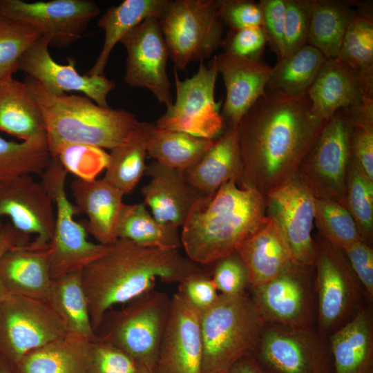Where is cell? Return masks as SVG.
Returning a JSON list of instances; mask_svg holds the SVG:
<instances>
[{
	"instance_id": "cell-1",
	"label": "cell",
	"mask_w": 373,
	"mask_h": 373,
	"mask_svg": "<svg viewBox=\"0 0 373 373\" xmlns=\"http://www.w3.org/2000/svg\"><path fill=\"white\" fill-rule=\"evenodd\" d=\"M325 122L313 114L307 93L266 90L239 124L241 186L265 197L291 178Z\"/></svg>"
},
{
	"instance_id": "cell-2",
	"label": "cell",
	"mask_w": 373,
	"mask_h": 373,
	"mask_svg": "<svg viewBox=\"0 0 373 373\" xmlns=\"http://www.w3.org/2000/svg\"><path fill=\"white\" fill-rule=\"evenodd\" d=\"M178 249H162L117 239L108 250L82 271L84 289L95 334L106 314L154 289L157 280L180 283L200 270Z\"/></svg>"
},
{
	"instance_id": "cell-3",
	"label": "cell",
	"mask_w": 373,
	"mask_h": 373,
	"mask_svg": "<svg viewBox=\"0 0 373 373\" xmlns=\"http://www.w3.org/2000/svg\"><path fill=\"white\" fill-rule=\"evenodd\" d=\"M267 218L265 197L231 180L194 203L182 227L181 246L193 262L213 263L236 252Z\"/></svg>"
},
{
	"instance_id": "cell-4",
	"label": "cell",
	"mask_w": 373,
	"mask_h": 373,
	"mask_svg": "<svg viewBox=\"0 0 373 373\" xmlns=\"http://www.w3.org/2000/svg\"><path fill=\"white\" fill-rule=\"evenodd\" d=\"M24 83L41 111L51 157L72 144L111 150L139 122L133 113L101 106L86 96L52 94L28 76Z\"/></svg>"
},
{
	"instance_id": "cell-5",
	"label": "cell",
	"mask_w": 373,
	"mask_h": 373,
	"mask_svg": "<svg viewBox=\"0 0 373 373\" xmlns=\"http://www.w3.org/2000/svg\"><path fill=\"white\" fill-rule=\"evenodd\" d=\"M266 323L251 297L219 295L200 312L202 373H228L242 357L255 354Z\"/></svg>"
},
{
	"instance_id": "cell-6",
	"label": "cell",
	"mask_w": 373,
	"mask_h": 373,
	"mask_svg": "<svg viewBox=\"0 0 373 373\" xmlns=\"http://www.w3.org/2000/svg\"><path fill=\"white\" fill-rule=\"evenodd\" d=\"M171 298L152 289L119 310L108 312L97 336L122 350L140 365L154 371Z\"/></svg>"
},
{
	"instance_id": "cell-7",
	"label": "cell",
	"mask_w": 373,
	"mask_h": 373,
	"mask_svg": "<svg viewBox=\"0 0 373 373\" xmlns=\"http://www.w3.org/2000/svg\"><path fill=\"white\" fill-rule=\"evenodd\" d=\"M158 22L175 69L201 62L221 46L217 0H168Z\"/></svg>"
},
{
	"instance_id": "cell-8",
	"label": "cell",
	"mask_w": 373,
	"mask_h": 373,
	"mask_svg": "<svg viewBox=\"0 0 373 373\" xmlns=\"http://www.w3.org/2000/svg\"><path fill=\"white\" fill-rule=\"evenodd\" d=\"M67 173L59 159L51 157L41 175V182L56 206L55 226L49 242L52 279L82 271L110 247L89 241L84 224L75 221L74 217L79 212L66 194Z\"/></svg>"
},
{
	"instance_id": "cell-9",
	"label": "cell",
	"mask_w": 373,
	"mask_h": 373,
	"mask_svg": "<svg viewBox=\"0 0 373 373\" xmlns=\"http://www.w3.org/2000/svg\"><path fill=\"white\" fill-rule=\"evenodd\" d=\"M314 263L316 329L328 339L365 305L363 288L343 251L319 235Z\"/></svg>"
},
{
	"instance_id": "cell-10",
	"label": "cell",
	"mask_w": 373,
	"mask_h": 373,
	"mask_svg": "<svg viewBox=\"0 0 373 373\" xmlns=\"http://www.w3.org/2000/svg\"><path fill=\"white\" fill-rule=\"evenodd\" d=\"M352 128L349 109L338 110L326 121L297 172L316 198L345 207Z\"/></svg>"
},
{
	"instance_id": "cell-11",
	"label": "cell",
	"mask_w": 373,
	"mask_h": 373,
	"mask_svg": "<svg viewBox=\"0 0 373 373\" xmlns=\"http://www.w3.org/2000/svg\"><path fill=\"white\" fill-rule=\"evenodd\" d=\"M68 332L47 301L10 293L0 303V357L11 366Z\"/></svg>"
},
{
	"instance_id": "cell-12",
	"label": "cell",
	"mask_w": 373,
	"mask_h": 373,
	"mask_svg": "<svg viewBox=\"0 0 373 373\" xmlns=\"http://www.w3.org/2000/svg\"><path fill=\"white\" fill-rule=\"evenodd\" d=\"M218 74L214 59L209 68L201 61L197 73L184 80L174 68L175 100L155 124L162 129L215 140L224 126L220 102L215 100Z\"/></svg>"
},
{
	"instance_id": "cell-13",
	"label": "cell",
	"mask_w": 373,
	"mask_h": 373,
	"mask_svg": "<svg viewBox=\"0 0 373 373\" xmlns=\"http://www.w3.org/2000/svg\"><path fill=\"white\" fill-rule=\"evenodd\" d=\"M250 296L266 324L307 327L316 322L314 266L292 262Z\"/></svg>"
},
{
	"instance_id": "cell-14",
	"label": "cell",
	"mask_w": 373,
	"mask_h": 373,
	"mask_svg": "<svg viewBox=\"0 0 373 373\" xmlns=\"http://www.w3.org/2000/svg\"><path fill=\"white\" fill-rule=\"evenodd\" d=\"M316 196L296 173L265 196L266 214L276 224L292 262L314 266L316 243L312 236Z\"/></svg>"
},
{
	"instance_id": "cell-15",
	"label": "cell",
	"mask_w": 373,
	"mask_h": 373,
	"mask_svg": "<svg viewBox=\"0 0 373 373\" xmlns=\"http://www.w3.org/2000/svg\"><path fill=\"white\" fill-rule=\"evenodd\" d=\"M255 355L277 373H332L328 339L314 326L266 324Z\"/></svg>"
},
{
	"instance_id": "cell-16",
	"label": "cell",
	"mask_w": 373,
	"mask_h": 373,
	"mask_svg": "<svg viewBox=\"0 0 373 373\" xmlns=\"http://www.w3.org/2000/svg\"><path fill=\"white\" fill-rule=\"evenodd\" d=\"M99 13L92 0H0L1 16L34 27L50 38V46L57 48L76 42Z\"/></svg>"
},
{
	"instance_id": "cell-17",
	"label": "cell",
	"mask_w": 373,
	"mask_h": 373,
	"mask_svg": "<svg viewBox=\"0 0 373 373\" xmlns=\"http://www.w3.org/2000/svg\"><path fill=\"white\" fill-rule=\"evenodd\" d=\"M120 43L126 51L124 82L149 90L159 103L169 108L173 102L166 73L169 53L158 18L144 19Z\"/></svg>"
},
{
	"instance_id": "cell-18",
	"label": "cell",
	"mask_w": 373,
	"mask_h": 373,
	"mask_svg": "<svg viewBox=\"0 0 373 373\" xmlns=\"http://www.w3.org/2000/svg\"><path fill=\"white\" fill-rule=\"evenodd\" d=\"M49 46L50 38L41 36L22 55L18 70L26 73L52 94L80 92L97 104L108 107L107 96L115 88V82L104 75H81L74 58L68 57L67 64L56 62L50 55Z\"/></svg>"
},
{
	"instance_id": "cell-19",
	"label": "cell",
	"mask_w": 373,
	"mask_h": 373,
	"mask_svg": "<svg viewBox=\"0 0 373 373\" xmlns=\"http://www.w3.org/2000/svg\"><path fill=\"white\" fill-rule=\"evenodd\" d=\"M155 373H202L200 312L177 291L171 297Z\"/></svg>"
},
{
	"instance_id": "cell-20",
	"label": "cell",
	"mask_w": 373,
	"mask_h": 373,
	"mask_svg": "<svg viewBox=\"0 0 373 373\" xmlns=\"http://www.w3.org/2000/svg\"><path fill=\"white\" fill-rule=\"evenodd\" d=\"M53 204L42 183L31 175L0 182V229L1 219L7 217L17 230L36 235L35 244L48 245L55 226Z\"/></svg>"
},
{
	"instance_id": "cell-21",
	"label": "cell",
	"mask_w": 373,
	"mask_h": 373,
	"mask_svg": "<svg viewBox=\"0 0 373 373\" xmlns=\"http://www.w3.org/2000/svg\"><path fill=\"white\" fill-rule=\"evenodd\" d=\"M222 75L226 97L222 115L228 126L242 117L265 91L271 67L260 59H247L222 52L213 57Z\"/></svg>"
},
{
	"instance_id": "cell-22",
	"label": "cell",
	"mask_w": 373,
	"mask_h": 373,
	"mask_svg": "<svg viewBox=\"0 0 373 373\" xmlns=\"http://www.w3.org/2000/svg\"><path fill=\"white\" fill-rule=\"evenodd\" d=\"M145 173L151 181L142 189L144 203L160 223L182 227L194 203L203 196L186 180L183 171L153 161Z\"/></svg>"
},
{
	"instance_id": "cell-23",
	"label": "cell",
	"mask_w": 373,
	"mask_h": 373,
	"mask_svg": "<svg viewBox=\"0 0 373 373\" xmlns=\"http://www.w3.org/2000/svg\"><path fill=\"white\" fill-rule=\"evenodd\" d=\"M79 213H85L87 232L104 245H111L117 239V226L124 203V194L104 178H77L71 184Z\"/></svg>"
},
{
	"instance_id": "cell-24",
	"label": "cell",
	"mask_w": 373,
	"mask_h": 373,
	"mask_svg": "<svg viewBox=\"0 0 373 373\" xmlns=\"http://www.w3.org/2000/svg\"><path fill=\"white\" fill-rule=\"evenodd\" d=\"M312 111L327 121L338 110L358 104L366 95L358 72L338 58L324 61L310 87Z\"/></svg>"
},
{
	"instance_id": "cell-25",
	"label": "cell",
	"mask_w": 373,
	"mask_h": 373,
	"mask_svg": "<svg viewBox=\"0 0 373 373\" xmlns=\"http://www.w3.org/2000/svg\"><path fill=\"white\" fill-rule=\"evenodd\" d=\"M0 278L11 294L48 302L52 283L49 244L30 242L10 251L0 261Z\"/></svg>"
},
{
	"instance_id": "cell-26",
	"label": "cell",
	"mask_w": 373,
	"mask_h": 373,
	"mask_svg": "<svg viewBox=\"0 0 373 373\" xmlns=\"http://www.w3.org/2000/svg\"><path fill=\"white\" fill-rule=\"evenodd\" d=\"M183 173L191 186L203 196L213 193L231 180L241 186L239 124L228 126L203 156Z\"/></svg>"
},
{
	"instance_id": "cell-27",
	"label": "cell",
	"mask_w": 373,
	"mask_h": 373,
	"mask_svg": "<svg viewBox=\"0 0 373 373\" xmlns=\"http://www.w3.org/2000/svg\"><path fill=\"white\" fill-rule=\"evenodd\" d=\"M334 373H372L373 318L363 307L328 337Z\"/></svg>"
},
{
	"instance_id": "cell-28",
	"label": "cell",
	"mask_w": 373,
	"mask_h": 373,
	"mask_svg": "<svg viewBox=\"0 0 373 373\" xmlns=\"http://www.w3.org/2000/svg\"><path fill=\"white\" fill-rule=\"evenodd\" d=\"M236 252L247 269L250 287L271 280L293 262L284 239L269 217Z\"/></svg>"
},
{
	"instance_id": "cell-29",
	"label": "cell",
	"mask_w": 373,
	"mask_h": 373,
	"mask_svg": "<svg viewBox=\"0 0 373 373\" xmlns=\"http://www.w3.org/2000/svg\"><path fill=\"white\" fill-rule=\"evenodd\" d=\"M0 131L26 142H46V129L39 106L24 82L0 80Z\"/></svg>"
},
{
	"instance_id": "cell-30",
	"label": "cell",
	"mask_w": 373,
	"mask_h": 373,
	"mask_svg": "<svg viewBox=\"0 0 373 373\" xmlns=\"http://www.w3.org/2000/svg\"><path fill=\"white\" fill-rule=\"evenodd\" d=\"M92 341L68 332L11 367L15 373H88Z\"/></svg>"
},
{
	"instance_id": "cell-31",
	"label": "cell",
	"mask_w": 373,
	"mask_h": 373,
	"mask_svg": "<svg viewBox=\"0 0 373 373\" xmlns=\"http://www.w3.org/2000/svg\"><path fill=\"white\" fill-rule=\"evenodd\" d=\"M168 0H124L118 6L108 8L99 18L97 26L104 30L102 50L87 75L97 76L104 71L110 55L122 38L144 19L162 14Z\"/></svg>"
},
{
	"instance_id": "cell-32",
	"label": "cell",
	"mask_w": 373,
	"mask_h": 373,
	"mask_svg": "<svg viewBox=\"0 0 373 373\" xmlns=\"http://www.w3.org/2000/svg\"><path fill=\"white\" fill-rule=\"evenodd\" d=\"M147 153L157 162L184 171L193 166L213 146L215 140L158 128L144 122Z\"/></svg>"
},
{
	"instance_id": "cell-33",
	"label": "cell",
	"mask_w": 373,
	"mask_h": 373,
	"mask_svg": "<svg viewBox=\"0 0 373 373\" xmlns=\"http://www.w3.org/2000/svg\"><path fill=\"white\" fill-rule=\"evenodd\" d=\"M354 2L313 0L307 44L326 59L338 55L347 28L356 15Z\"/></svg>"
},
{
	"instance_id": "cell-34",
	"label": "cell",
	"mask_w": 373,
	"mask_h": 373,
	"mask_svg": "<svg viewBox=\"0 0 373 373\" xmlns=\"http://www.w3.org/2000/svg\"><path fill=\"white\" fill-rule=\"evenodd\" d=\"M147 155L144 122H139L126 137L111 150L103 178L124 195L130 193L145 173Z\"/></svg>"
},
{
	"instance_id": "cell-35",
	"label": "cell",
	"mask_w": 373,
	"mask_h": 373,
	"mask_svg": "<svg viewBox=\"0 0 373 373\" xmlns=\"http://www.w3.org/2000/svg\"><path fill=\"white\" fill-rule=\"evenodd\" d=\"M48 302L63 320L68 332L90 341L96 339L82 284V271L52 279Z\"/></svg>"
},
{
	"instance_id": "cell-36",
	"label": "cell",
	"mask_w": 373,
	"mask_h": 373,
	"mask_svg": "<svg viewBox=\"0 0 373 373\" xmlns=\"http://www.w3.org/2000/svg\"><path fill=\"white\" fill-rule=\"evenodd\" d=\"M117 234L118 239L142 247L171 250L182 247L178 229L158 222L144 202L123 205Z\"/></svg>"
},
{
	"instance_id": "cell-37",
	"label": "cell",
	"mask_w": 373,
	"mask_h": 373,
	"mask_svg": "<svg viewBox=\"0 0 373 373\" xmlns=\"http://www.w3.org/2000/svg\"><path fill=\"white\" fill-rule=\"evenodd\" d=\"M325 59L316 48L304 46L271 67L266 90L289 95L307 93Z\"/></svg>"
},
{
	"instance_id": "cell-38",
	"label": "cell",
	"mask_w": 373,
	"mask_h": 373,
	"mask_svg": "<svg viewBox=\"0 0 373 373\" xmlns=\"http://www.w3.org/2000/svg\"><path fill=\"white\" fill-rule=\"evenodd\" d=\"M357 5L356 15L348 26L336 58L358 72L367 90L373 89V17L370 4Z\"/></svg>"
},
{
	"instance_id": "cell-39",
	"label": "cell",
	"mask_w": 373,
	"mask_h": 373,
	"mask_svg": "<svg viewBox=\"0 0 373 373\" xmlns=\"http://www.w3.org/2000/svg\"><path fill=\"white\" fill-rule=\"evenodd\" d=\"M50 159L46 142H15L0 137V182L23 175H41Z\"/></svg>"
},
{
	"instance_id": "cell-40",
	"label": "cell",
	"mask_w": 373,
	"mask_h": 373,
	"mask_svg": "<svg viewBox=\"0 0 373 373\" xmlns=\"http://www.w3.org/2000/svg\"><path fill=\"white\" fill-rule=\"evenodd\" d=\"M345 207L361 239L370 245L373 235V181L365 175L352 156L347 170Z\"/></svg>"
},
{
	"instance_id": "cell-41",
	"label": "cell",
	"mask_w": 373,
	"mask_h": 373,
	"mask_svg": "<svg viewBox=\"0 0 373 373\" xmlns=\"http://www.w3.org/2000/svg\"><path fill=\"white\" fill-rule=\"evenodd\" d=\"M314 222L319 236L342 250L362 240L347 209L336 201L316 198Z\"/></svg>"
},
{
	"instance_id": "cell-42",
	"label": "cell",
	"mask_w": 373,
	"mask_h": 373,
	"mask_svg": "<svg viewBox=\"0 0 373 373\" xmlns=\"http://www.w3.org/2000/svg\"><path fill=\"white\" fill-rule=\"evenodd\" d=\"M42 35L28 24L0 15V80L18 70L23 53Z\"/></svg>"
},
{
	"instance_id": "cell-43",
	"label": "cell",
	"mask_w": 373,
	"mask_h": 373,
	"mask_svg": "<svg viewBox=\"0 0 373 373\" xmlns=\"http://www.w3.org/2000/svg\"><path fill=\"white\" fill-rule=\"evenodd\" d=\"M55 157L67 172L75 174L78 178L93 180L106 168L108 153L95 146L72 144L63 147Z\"/></svg>"
},
{
	"instance_id": "cell-44",
	"label": "cell",
	"mask_w": 373,
	"mask_h": 373,
	"mask_svg": "<svg viewBox=\"0 0 373 373\" xmlns=\"http://www.w3.org/2000/svg\"><path fill=\"white\" fill-rule=\"evenodd\" d=\"M283 57L307 44L313 0H285Z\"/></svg>"
},
{
	"instance_id": "cell-45",
	"label": "cell",
	"mask_w": 373,
	"mask_h": 373,
	"mask_svg": "<svg viewBox=\"0 0 373 373\" xmlns=\"http://www.w3.org/2000/svg\"><path fill=\"white\" fill-rule=\"evenodd\" d=\"M140 367L122 350L97 336L91 342L88 373H139Z\"/></svg>"
},
{
	"instance_id": "cell-46",
	"label": "cell",
	"mask_w": 373,
	"mask_h": 373,
	"mask_svg": "<svg viewBox=\"0 0 373 373\" xmlns=\"http://www.w3.org/2000/svg\"><path fill=\"white\" fill-rule=\"evenodd\" d=\"M350 117L353 124L352 156L365 175L373 181V112L358 111Z\"/></svg>"
},
{
	"instance_id": "cell-47",
	"label": "cell",
	"mask_w": 373,
	"mask_h": 373,
	"mask_svg": "<svg viewBox=\"0 0 373 373\" xmlns=\"http://www.w3.org/2000/svg\"><path fill=\"white\" fill-rule=\"evenodd\" d=\"M211 280L220 294L238 296L245 294L250 287L247 269L237 254L217 260Z\"/></svg>"
},
{
	"instance_id": "cell-48",
	"label": "cell",
	"mask_w": 373,
	"mask_h": 373,
	"mask_svg": "<svg viewBox=\"0 0 373 373\" xmlns=\"http://www.w3.org/2000/svg\"><path fill=\"white\" fill-rule=\"evenodd\" d=\"M267 41L262 26L229 30L221 46L224 53L247 59H260Z\"/></svg>"
},
{
	"instance_id": "cell-49",
	"label": "cell",
	"mask_w": 373,
	"mask_h": 373,
	"mask_svg": "<svg viewBox=\"0 0 373 373\" xmlns=\"http://www.w3.org/2000/svg\"><path fill=\"white\" fill-rule=\"evenodd\" d=\"M218 12L223 24L229 30L261 26L260 4L251 0H217Z\"/></svg>"
},
{
	"instance_id": "cell-50",
	"label": "cell",
	"mask_w": 373,
	"mask_h": 373,
	"mask_svg": "<svg viewBox=\"0 0 373 373\" xmlns=\"http://www.w3.org/2000/svg\"><path fill=\"white\" fill-rule=\"evenodd\" d=\"M178 291L199 312L210 307L220 295L211 276L202 269L179 283Z\"/></svg>"
},
{
	"instance_id": "cell-51",
	"label": "cell",
	"mask_w": 373,
	"mask_h": 373,
	"mask_svg": "<svg viewBox=\"0 0 373 373\" xmlns=\"http://www.w3.org/2000/svg\"><path fill=\"white\" fill-rule=\"evenodd\" d=\"M262 28L267 44L278 60L283 57V38L285 23V0H260Z\"/></svg>"
},
{
	"instance_id": "cell-52",
	"label": "cell",
	"mask_w": 373,
	"mask_h": 373,
	"mask_svg": "<svg viewBox=\"0 0 373 373\" xmlns=\"http://www.w3.org/2000/svg\"><path fill=\"white\" fill-rule=\"evenodd\" d=\"M361 284L367 298L373 299V249L370 245L359 240L343 249Z\"/></svg>"
},
{
	"instance_id": "cell-53",
	"label": "cell",
	"mask_w": 373,
	"mask_h": 373,
	"mask_svg": "<svg viewBox=\"0 0 373 373\" xmlns=\"http://www.w3.org/2000/svg\"><path fill=\"white\" fill-rule=\"evenodd\" d=\"M30 242V236L17 230L10 222L0 229V261L14 248Z\"/></svg>"
},
{
	"instance_id": "cell-54",
	"label": "cell",
	"mask_w": 373,
	"mask_h": 373,
	"mask_svg": "<svg viewBox=\"0 0 373 373\" xmlns=\"http://www.w3.org/2000/svg\"><path fill=\"white\" fill-rule=\"evenodd\" d=\"M228 373H277L262 363L255 355L248 354L238 361Z\"/></svg>"
},
{
	"instance_id": "cell-55",
	"label": "cell",
	"mask_w": 373,
	"mask_h": 373,
	"mask_svg": "<svg viewBox=\"0 0 373 373\" xmlns=\"http://www.w3.org/2000/svg\"><path fill=\"white\" fill-rule=\"evenodd\" d=\"M0 373H15L11 365L0 357Z\"/></svg>"
},
{
	"instance_id": "cell-56",
	"label": "cell",
	"mask_w": 373,
	"mask_h": 373,
	"mask_svg": "<svg viewBox=\"0 0 373 373\" xmlns=\"http://www.w3.org/2000/svg\"><path fill=\"white\" fill-rule=\"evenodd\" d=\"M10 294L8 289L0 278V303Z\"/></svg>"
},
{
	"instance_id": "cell-57",
	"label": "cell",
	"mask_w": 373,
	"mask_h": 373,
	"mask_svg": "<svg viewBox=\"0 0 373 373\" xmlns=\"http://www.w3.org/2000/svg\"><path fill=\"white\" fill-rule=\"evenodd\" d=\"M139 373H155L154 371H151L141 366Z\"/></svg>"
}]
</instances>
